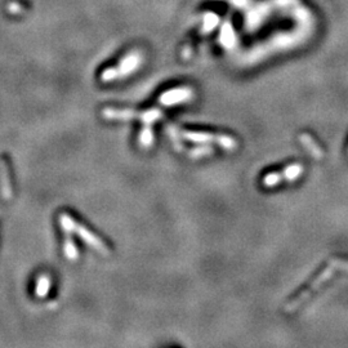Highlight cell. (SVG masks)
<instances>
[{
  "instance_id": "6da1fadb",
  "label": "cell",
  "mask_w": 348,
  "mask_h": 348,
  "mask_svg": "<svg viewBox=\"0 0 348 348\" xmlns=\"http://www.w3.org/2000/svg\"><path fill=\"white\" fill-rule=\"evenodd\" d=\"M338 269H343V271H344V269H348V260L331 259L330 262H329L328 267H326V268L324 269V271L321 272V274L319 275V276H317V278L315 279L311 284H310L308 288H307L303 293H300L295 299H293L292 302H289L288 304H286L285 311L293 312L294 310H297L298 307H299L300 304L307 299V298H310V295H311L312 293L316 292L317 289L320 288L324 283H326V281H328L329 279L334 275V272L338 271Z\"/></svg>"
},
{
  "instance_id": "7a4b0ae2",
  "label": "cell",
  "mask_w": 348,
  "mask_h": 348,
  "mask_svg": "<svg viewBox=\"0 0 348 348\" xmlns=\"http://www.w3.org/2000/svg\"><path fill=\"white\" fill-rule=\"evenodd\" d=\"M61 224H62L63 229L67 232H75L85 243H88L89 245L93 246L94 249L98 250V252L103 253V254H110V249H108L106 244L103 243L99 238H97L96 235H93L89 229H87L85 227H83L80 223H76L74 219L71 218L70 215L63 214L61 215Z\"/></svg>"
},
{
  "instance_id": "3957f363",
  "label": "cell",
  "mask_w": 348,
  "mask_h": 348,
  "mask_svg": "<svg viewBox=\"0 0 348 348\" xmlns=\"http://www.w3.org/2000/svg\"><path fill=\"white\" fill-rule=\"evenodd\" d=\"M178 134L182 138L195 143H217L226 150H235L238 147L236 139L226 134H210L204 132H191V130H178Z\"/></svg>"
},
{
  "instance_id": "277c9868",
  "label": "cell",
  "mask_w": 348,
  "mask_h": 348,
  "mask_svg": "<svg viewBox=\"0 0 348 348\" xmlns=\"http://www.w3.org/2000/svg\"><path fill=\"white\" fill-rule=\"evenodd\" d=\"M103 118L106 119H142L144 124H152L156 120L162 119L163 112L160 110H147V111H134V110H116V108H105L102 111Z\"/></svg>"
},
{
  "instance_id": "5b68a950",
  "label": "cell",
  "mask_w": 348,
  "mask_h": 348,
  "mask_svg": "<svg viewBox=\"0 0 348 348\" xmlns=\"http://www.w3.org/2000/svg\"><path fill=\"white\" fill-rule=\"evenodd\" d=\"M190 98H192V91L188 88H178L173 91L167 92L160 97V103L164 106H173L178 103L186 102Z\"/></svg>"
},
{
  "instance_id": "8992f818",
  "label": "cell",
  "mask_w": 348,
  "mask_h": 348,
  "mask_svg": "<svg viewBox=\"0 0 348 348\" xmlns=\"http://www.w3.org/2000/svg\"><path fill=\"white\" fill-rule=\"evenodd\" d=\"M299 141L300 143L310 151V153H311L312 156H315V158L317 159L323 158V150H321L320 146L314 141V138H312L311 136H308V134H300Z\"/></svg>"
},
{
  "instance_id": "52a82bcc",
  "label": "cell",
  "mask_w": 348,
  "mask_h": 348,
  "mask_svg": "<svg viewBox=\"0 0 348 348\" xmlns=\"http://www.w3.org/2000/svg\"><path fill=\"white\" fill-rule=\"evenodd\" d=\"M302 172H303L302 165L293 164V165H289L288 168H285L283 172H280V174H281V178H283V181L293 182V181H295V179H297L298 177L300 176V174H302Z\"/></svg>"
},
{
  "instance_id": "ba28073f",
  "label": "cell",
  "mask_w": 348,
  "mask_h": 348,
  "mask_svg": "<svg viewBox=\"0 0 348 348\" xmlns=\"http://www.w3.org/2000/svg\"><path fill=\"white\" fill-rule=\"evenodd\" d=\"M153 142V132L151 124H144L143 129H142V133L139 136V144H141L143 148H150L152 146Z\"/></svg>"
},
{
  "instance_id": "9c48e42d",
  "label": "cell",
  "mask_w": 348,
  "mask_h": 348,
  "mask_svg": "<svg viewBox=\"0 0 348 348\" xmlns=\"http://www.w3.org/2000/svg\"><path fill=\"white\" fill-rule=\"evenodd\" d=\"M281 181H283V178H281L280 172L269 173V174H267V176L263 178V184L266 187H274V186H278Z\"/></svg>"
},
{
  "instance_id": "30bf717a",
  "label": "cell",
  "mask_w": 348,
  "mask_h": 348,
  "mask_svg": "<svg viewBox=\"0 0 348 348\" xmlns=\"http://www.w3.org/2000/svg\"><path fill=\"white\" fill-rule=\"evenodd\" d=\"M210 153H213V150L210 147H207V146L194 148V150L188 151V155H190L191 158H203V156L210 155Z\"/></svg>"
},
{
  "instance_id": "8fae6325",
  "label": "cell",
  "mask_w": 348,
  "mask_h": 348,
  "mask_svg": "<svg viewBox=\"0 0 348 348\" xmlns=\"http://www.w3.org/2000/svg\"><path fill=\"white\" fill-rule=\"evenodd\" d=\"M65 253H66V257L68 258V259L74 260L78 258V250H76V246L74 245V243L71 240L66 241V245H65Z\"/></svg>"
}]
</instances>
